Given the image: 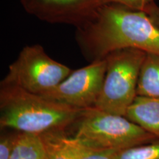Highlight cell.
Segmentation results:
<instances>
[{
  "label": "cell",
  "instance_id": "cell-1",
  "mask_svg": "<svg viewBox=\"0 0 159 159\" xmlns=\"http://www.w3.org/2000/svg\"><path fill=\"white\" fill-rule=\"evenodd\" d=\"M75 39L90 63L125 49L159 55V27L145 12L116 4L99 7L76 27Z\"/></svg>",
  "mask_w": 159,
  "mask_h": 159
},
{
  "label": "cell",
  "instance_id": "cell-2",
  "mask_svg": "<svg viewBox=\"0 0 159 159\" xmlns=\"http://www.w3.org/2000/svg\"><path fill=\"white\" fill-rule=\"evenodd\" d=\"M83 110L13 85H0V127L32 134L64 133Z\"/></svg>",
  "mask_w": 159,
  "mask_h": 159
},
{
  "label": "cell",
  "instance_id": "cell-3",
  "mask_svg": "<svg viewBox=\"0 0 159 159\" xmlns=\"http://www.w3.org/2000/svg\"><path fill=\"white\" fill-rule=\"evenodd\" d=\"M73 137L93 149L120 151L157 139L125 116L99 110H83L75 122Z\"/></svg>",
  "mask_w": 159,
  "mask_h": 159
},
{
  "label": "cell",
  "instance_id": "cell-4",
  "mask_svg": "<svg viewBox=\"0 0 159 159\" xmlns=\"http://www.w3.org/2000/svg\"><path fill=\"white\" fill-rule=\"evenodd\" d=\"M146 55L140 49H125L113 52L105 57L106 72L94 108L126 116L137 97L139 73Z\"/></svg>",
  "mask_w": 159,
  "mask_h": 159
},
{
  "label": "cell",
  "instance_id": "cell-5",
  "mask_svg": "<svg viewBox=\"0 0 159 159\" xmlns=\"http://www.w3.org/2000/svg\"><path fill=\"white\" fill-rule=\"evenodd\" d=\"M72 69L49 57L41 45L25 46L9 66L0 85H13L27 92L43 95L72 72Z\"/></svg>",
  "mask_w": 159,
  "mask_h": 159
},
{
  "label": "cell",
  "instance_id": "cell-6",
  "mask_svg": "<svg viewBox=\"0 0 159 159\" xmlns=\"http://www.w3.org/2000/svg\"><path fill=\"white\" fill-rule=\"evenodd\" d=\"M106 68L104 58L73 70L58 85L41 96L80 110L93 108L102 91Z\"/></svg>",
  "mask_w": 159,
  "mask_h": 159
},
{
  "label": "cell",
  "instance_id": "cell-7",
  "mask_svg": "<svg viewBox=\"0 0 159 159\" xmlns=\"http://www.w3.org/2000/svg\"><path fill=\"white\" fill-rule=\"evenodd\" d=\"M27 13L50 24L78 27L100 7V0H20Z\"/></svg>",
  "mask_w": 159,
  "mask_h": 159
},
{
  "label": "cell",
  "instance_id": "cell-8",
  "mask_svg": "<svg viewBox=\"0 0 159 159\" xmlns=\"http://www.w3.org/2000/svg\"><path fill=\"white\" fill-rule=\"evenodd\" d=\"M125 116L159 139V97L137 95Z\"/></svg>",
  "mask_w": 159,
  "mask_h": 159
},
{
  "label": "cell",
  "instance_id": "cell-9",
  "mask_svg": "<svg viewBox=\"0 0 159 159\" xmlns=\"http://www.w3.org/2000/svg\"><path fill=\"white\" fill-rule=\"evenodd\" d=\"M50 134L19 132L10 159H49L51 150Z\"/></svg>",
  "mask_w": 159,
  "mask_h": 159
},
{
  "label": "cell",
  "instance_id": "cell-10",
  "mask_svg": "<svg viewBox=\"0 0 159 159\" xmlns=\"http://www.w3.org/2000/svg\"><path fill=\"white\" fill-rule=\"evenodd\" d=\"M137 95L159 97V55L147 53L139 73Z\"/></svg>",
  "mask_w": 159,
  "mask_h": 159
},
{
  "label": "cell",
  "instance_id": "cell-11",
  "mask_svg": "<svg viewBox=\"0 0 159 159\" xmlns=\"http://www.w3.org/2000/svg\"><path fill=\"white\" fill-rule=\"evenodd\" d=\"M51 150L49 159H78L91 148L64 133L50 134Z\"/></svg>",
  "mask_w": 159,
  "mask_h": 159
},
{
  "label": "cell",
  "instance_id": "cell-12",
  "mask_svg": "<svg viewBox=\"0 0 159 159\" xmlns=\"http://www.w3.org/2000/svg\"><path fill=\"white\" fill-rule=\"evenodd\" d=\"M115 159H159V139L118 151Z\"/></svg>",
  "mask_w": 159,
  "mask_h": 159
},
{
  "label": "cell",
  "instance_id": "cell-13",
  "mask_svg": "<svg viewBox=\"0 0 159 159\" xmlns=\"http://www.w3.org/2000/svg\"><path fill=\"white\" fill-rule=\"evenodd\" d=\"M155 3V0H100L101 5L108 4H116L136 11L145 12Z\"/></svg>",
  "mask_w": 159,
  "mask_h": 159
},
{
  "label": "cell",
  "instance_id": "cell-14",
  "mask_svg": "<svg viewBox=\"0 0 159 159\" xmlns=\"http://www.w3.org/2000/svg\"><path fill=\"white\" fill-rule=\"evenodd\" d=\"M19 132L2 135L0 139V159H10L15 148Z\"/></svg>",
  "mask_w": 159,
  "mask_h": 159
},
{
  "label": "cell",
  "instance_id": "cell-15",
  "mask_svg": "<svg viewBox=\"0 0 159 159\" xmlns=\"http://www.w3.org/2000/svg\"><path fill=\"white\" fill-rule=\"evenodd\" d=\"M118 151L91 148L78 159H115Z\"/></svg>",
  "mask_w": 159,
  "mask_h": 159
},
{
  "label": "cell",
  "instance_id": "cell-16",
  "mask_svg": "<svg viewBox=\"0 0 159 159\" xmlns=\"http://www.w3.org/2000/svg\"><path fill=\"white\" fill-rule=\"evenodd\" d=\"M145 13L149 16L151 20L159 27V6L157 5L155 2L146 10Z\"/></svg>",
  "mask_w": 159,
  "mask_h": 159
}]
</instances>
